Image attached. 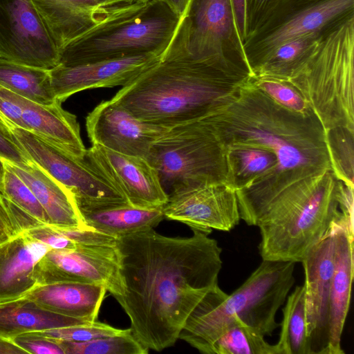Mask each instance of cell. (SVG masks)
<instances>
[{"instance_id":"cell-1","label":"cell","mask_w":354,"mask_h":354,"mask_svg":"<svg viewBox=\"0 0 354 354\" xmlns=\"http://www.w3.org/2000/svg\"><path fill=\"white\" fill-rule=\"evenodd\" d=\"M192 231L172 237L149 228L116 239L120 290L113 297L148 351L174 345L191 312L218 284L222 249L209 233Z\"/></svg>"},{"instance_id":"cell-2","label":"cell","mask_w":354,"mask_h":354,"mask_svg":"<svg viewBox=\"0 0 354 354\" xmlns=\"http://www.w3.org/2000/svg\"><path fill=\"white\" fill-rule=\"evenodd\" d=\"M205 118L225 147L254 145L277 156L272 176L236 191L241 218L293 183L331 170L325 129L314 111L301 114L287 109L248 80L227 104Z\"/></svg>"},{"instance_id":"cell-3","label":"cell","mask_w":354,"mask_h":354,"mask_svg":"<svg viewBox=\"0 0 354 354\" xmlns=\"http://www.w3.org/2000/svg\"><path fill=\"white\" fill-rule=\"evenodd\" d=\"M246 82L191 57L186 48L183 17L160 58L111 100L144 122L170 128L223 107Z\"/></svg>"},{"instance_id":"cell-4","label":"cell","mask_w":354,"mask_h":354,"mask_svg":"<svg viewBox=\"0 0 354 354\" xmlns=\"http://www.w3.org/2000/svg\"><path fill=\"white\" fill-rule=\"evenodd\" d=\"M344 216L353 218V187L328 170L287 186L243 221L259 229L262 260L296 263Z\"/></svg>"},{"instance_id":"cell-5","label":"cell","mask_w":354,"mask_h":354,"mask_svg":"<svg viewBox=\"0 0 354 354\" xmlns=\"http://www.w3.org/2000/svg\"><path fill=\"white\" fill-rule=\"evenodd\" d=\"M295 263L262 260L231 295L212 287L187 318L180 339L199 352L210 354L214 342L238 318L263 337L279 326L276 315L293 286Z\"/></svg>"},{"instance_id":"cell-6","label":"cell","mask_w":354,"mask_h":354,"mask_svg":"<svg viewBox=\"0 0 354 354\" xmlns=\"http://www.w3.org/2000/svg\"><path fill=\"white\" fill-rule=\"evenodd\" d=\"M325 130L354 131V15L328 29L301 69L288 80Z\"/></svg>"},{"instance_id":"cell-7","label":"cell","mask_w":354,"mask_h":354,"mask_svg":"<svg viewBox=\"0 0 354 354\" xmlns=\"http://www.w3.org/2000/svg\"><path fill=\"white\" fill-rule=\"evenodd\" d=\"M182 18L160 0L139 1L131 10L68 44L59 53V64L75 66L147 53L162 54Z\"/></svg>"},{"instance_id":"cell-8","label":"cell","mask_w":354,"mask_h":354,"mask_svg":"<svg viewBox=\"0 0 354 354\" xmlns=\"http://www.w3.org/2000/svg\"><path fill=\"white\" fill-rule=\"evenodd\" d=\"M226 147L207 118L168 128L147 157L167 194L179 184L226 183Z\"/></svg>"},{"instance_id":"cell-9","label":"cell","mask_w":354,"mask_h":354,"mask_svg":"<svg viewBox=\"0 0 354 354\" xmlns=\"http://www.w3.org/2000/svg\"><path fill=\"white\" fill-rule=\"evenodd\" d=\"M183 19L192 58L242 81L252 76L230 0H190Z\"/></svg>"},{"instance_id":"cell-10","label":"cell","mask_w":354,"mask_h":354,"mask_svg":"<svg viewBox=\"0 0 354 354\" xmlns=\"http://www.w3.org/2000/svg\"><path fill=\"white\" fill-rule=\"evenodd\" d=\"M354 15V0H283L243 43L252 75L277 47L313 34H323Z\"/></svg>"},{"instance_id":"cell-11","label":"cell","mask_w":354,"mask_h":354,"mask_svg":"<svg viewBox=\"0 0 354 354\" xmlns=\"http://www.w3.org/2000/svg\"><path fill=\"white\" fill-rule=\"evenodd\" d=\"M0 119L30 159L68 191L77 207L127 202L86 158L74 157L1 115Z\"/></svg>"},{"instance_id":"cell-12","label":"cell","mask_w":354,"mask_h":354,"mask_svg":"<svg viewBox=\"0 0 354 354\" xmlns=\"http://www.w3.org/2000/svg\"><path fill=\"white\" fill-rule=\"evenodd\" d=\"M0 58L51 69L59 50L30 0H0Z\"/></svg>"},{"instance_id":"cell-13","label":"cell","mask_w":354,"mask_h":354,"mask_svg":"<svg viewBox=\"0 0 354 354\" xmlns=\"http://www.w3.org/2000/svg\"><path fill=\"white\" fill-rule=\"evenodd\" d=\"M164 217L192 230L228 232L241 220L236 191L226 183H186L174 186L162 206Z\"/></svg>"},{"instance_id":"cell-14","label":"cell","mask_w":354,"mask_h":354,"mask_svg":"<svg viewBox=\"0 0 354 354\" xmlns=\"http://www.w3.org/2000/svg\"><path fill=\"white\" fill-rule=\"evenodd\" d=\"M37 285L84 282L104 285L113 296L119 292L115 245H88L71 250H50L35 268Z\"/></svg>"},{"instance_id":"cell-15","label":"cell","mask_w":354,"mask_h":354,"mask_svg":"<svg viewBox=\"0 0 354 354\" xmlns=\"http://www.w3.org/2000/svg\"><path fill=\"white\" fill-rule=\"evenodd\" d=\"M85 158L129 204L153 209L166 203L167 194L156 170L146 158L118 153L98 145H92Z\"/></svg>"},{"instance_id":"cell-16","label":"cell","mask_w":354,"mask_h":354,"mask_svg":"<svg viewBox=\"0 0 354 354\" xmlns=\"http://www.w3.org/2000/svg\"><path fill=\"white\" fill-rule=\"evenodd\" d=\"M333 251L331 228L307 252L301 262L305 274L306 336L310 354H328Z\"/></svg>"},{"instance_id":"cell-17","label":"cell","mask_w":354,"mask_h":354,"mask_svg":"<svg viewBox=\"0 0 354 354\" xmlns=\"http://www.w3.org/2000/svg\"><path fill=\"white\" fill-rule=\"evenodd\" d=\"M86 127L92 145L145 158L168 129L137 118L111 99L101 102L88 114Z\"/></svg>"},{"instance_id":"cell-18","label":"cell","mask_w":354,"mask_h":354,"mask_svg":"<svg viewBox=\"0 0 354 354\" xmlns=\"http://www.w3.org/2000/svg\"><path fill=\"white\" fill-rule=\"evenodd\" d=\"M162 54L147 53L75 66L58 64L49 70L55 97L62 103L84 90L124 86Z\"/></svg>"},{"instance_id":"cell-19","label":"cell","mask_w":354,"mask_h":354,"mask_svg":"<svg viewBox=\"0 0 354 354\" xmlns=\"http://www.w3.org/2000/svg\"><path fill=\"white\" fill-rule=\"evenodd\" d=\"M59 50L96 26L133 8L104 6L94 0H30Z\"/></svg>"},{"instance_id":"cell-20","label":"cell","mask_w":354,"mask_h":354,"mask_svg":"<svg viewBox=\"0 0 354 354\" xmlns=\"http://www.w3.org/2000/svg\"><path fill=\"white\" fill-rule=\"evenodd\" d=\"M333 270L330 281L328 354H343L341 339L350 306L354 273L353 219L343 217L333 227Z\"/></svg>"},{"instance_id":"cell-21","label":"cell","mask_w":354,"mask_h":354,"mask_svg":"<svg viewBox=\"0 0 354 354\" xmlns=\"http://www.w3.org/2000/svg\"><path fill=\"white\" fill-rule=\"evenodd\" d=\"M7 92L19 107L21 129L32 132L74 157L85 158L87 149L80 136L77 118L64 110L62 102L44 105L8 89Z\"/></svg>"},{"instance_id":"cell-22","label":"cell","mask_w":354,"mask_h":354,"mask_svg":"<svg viewBox=\"0 0 354 354\" xmlns=\"http://www.w3.org/2000/svg\"><path fill=\"white\" fill-rule=\"evenodd\" d=\"M50 250L24 232L0 244V303L22 297L37 286L35 266Z\"/></svg>"},{"instance_id":"cell-23","label":"cell","mask_w":354,"mask_h":354,"mask_svg":"<svg viewBox=\"0 0 354 354\" xmlns=\"http://www.w3.org/2000/svg\"><path fill=\"white\" fill-rule=\"evenodd\" d=\"M106 291L102 284L60 282L37 285L25 296L53 313L94 322Z\"/></svg>"},{"instance_id":"cell-24","label":"cell","mask_w":354,"mask_h":354,"mask_svg":"<svg viewBox=\"0 0 354 354\" xmlns=\"http://www.w3.org/2000/svg\"><path fill=\"white\" fill-rule=\"evenodd\" d=\"M6 162L33 192L48 214L51 226L90 229L82 221L68 191L37 165L18 166Z\"/></svg>"},{"instance_id":"cell-25","label":"cell","mask_w":354,"mask_h":354,"mask_svg":"<svg viewBox=\"0 0 354 354\" xmlns=\"http://www.w3.org/2000/svg\"><path fill=\"white\" fill-rule=\"evenodd\" d=\"M85 225L115 237L153 228L165 217L162 207L146 209L127 202L77 207Z\"/></svg>"},{"instance_id":"cell-26","label":"cell","mask_w":354,"mask_h":354,"mask_svg":"<svg viewBox=\"0 0 354 354\" xmlns=\"http://www.w3.org/2000/svg\"><path fill=\"white\" fill-rule=\"evenodd\" d=\"M89 322L48 310L26 296L0 303V337L6 339L25 333Z\"/></svg>"},{"instance_id":"cell-27","label":"cell","mask_w":354,"mask_h":354,"mask_svg":"<svg viewBox=\"0 0 354 354\" xmlns=\"http://www.w3.org/2000/svg\"><path fill=\"white\" fill-rule=\"evenodd\" d=\"M226 184L238 191L272 176L278 165L274 151L265 147L236 144L226 147Z\"/></svg>"},{"instance_id":"cell-28","label":"cell","mask_w":354,"mask_h":354,"mask_svg":"<svg viewBox=\"0 0 354 354\" xmlns=\"http://www.w3.org/2000/svg\"><path fill=\"white\" fill-rule=\"evenodd\" d=\"M49 70L0 58V86L32 102L51 105L57 100Z\"/></svg>"},{"instance_id":"cell-29","label":"cell","mask_w":354,"mask_h":354,"mask_svg":"<svg viewBox=\"0 0 354 354\" xmlns=\"http://www.w3.org/2000/svg\"><path fill=\"white\" fill-rule=\"evenodd\" d=\"M324 33L307 35L279 46L259 64L252 76L289 80L301 69Z\"/></svg>"},{"instance_id":"cell-30","label":"cell","mask_w":354,"mask_h":354,"mask_svg":"<svg viewBox=\"0 0 354 354\" xmlns=\"http://www.w3.org/2000/svg\"><path fill=\"white\" fill-rule=\"evenodd\" d=\"M277 343L281 354H310L306 336L305 286H296L287 297Z\"/></svg>"},{"instance_id":"cell-31","label":"cell","mask_w":354,"mask_h":354,"mask_svg":"<svg viewBox=\"0 0 354 354\" xmlns=\"http://www.w3.org/2000/svg\"><path fill=\"white\" fill-rule=\"evenodd\" d=\"M264 338L234 317L214 342L210 354H281L277 344H270Z\"/></svg>"},{"instance_id":"cell-32","label":"cell","mask_w":354,"mask_h":354,"mask_svg":"<svg viewBox=\"0 0 354 354\" xmlns=\"http://www.w3.org/2000/svg\"><path fill=\"white\" fill-rule=\"evenodd\" d=\"M325 132L331 171L337 179L353 187L354 131L337 127Z\"/></svg>"},{"instance_id":"cell-33","label":"cell","mask_w":354,"mask_h":354,"mask_svg":"<svg viewBox=\"0 0 354 354\" xmlns=\"http://www.w3.org/2000/svg\"><path fill=\"white\" fill-rule=\"evenodd\" d=\"M65 354H147L129 328L118 335L75 342L60 341Z\"/></svg>"},{"instance_id":"cell-34","label":"cell","mask_w":354,"mask_h":354,"mask_svg":"<svg viewBox=\"0 0 354 354\" xmlns=\"http://www.w3.org/2000/svg\"><path fill=\"white\" fill-rule=\"evenodd\" d=\"M3 162L4 173L1 194L43 225H50L48 214L33 192L4 160Z\"/></svg>"},{"instance_id":"cell-35","label":"cell","mask_w":354,"mask_h":354,"mask_svg":"<svg viewBox=\"0 0 354 354\" xmlns=\"http://www.w3.org/2000/svg\"><path fill=\"white\" fill-rule=\"evenodd\" d=\"M248 80L287 109L301 114L313 111L301 92L288 80L255 76H250Z\"/></svg>"},{"instance_id":"cell-36","label":"cell","mask_w":354,"mask_h":354,"mask_svg":"<svg viewBox=\"0 0 354 354\" xmlns=\"http://www.w3.org/2000/svg\"><path fill=\"white\" fill-rule=\"evenodd\" d=\"M124 330L104 323L94 321L83 324L51 328L38 332L48 337L59 341L81 342L101 337L118 335Z\"/></svg>"},{"instance_id":"cell-37","label":"cell","mask_w":354,"mask_h":354,"mask_svg":"<svg viewBox=\"0 0 354 354\" xmlns=\"http://www.w3.org/2000/svg\"><path fill=\"white\" fill-rule=\"evenodd\" d=\"M12 341L27 353L65 354L60 341L48 337L38 331L21 334Z\"/></svg>"},{"instance_id":"cell-38","label":"cell","mask_w":354,"mask_h":354,"mask_svg":"<svg viewBox=\"0 0 354 354\" xmlns=\"http://www.w3.org/2000/svg\"><path fill=\"white\" fill-rule=\"evenodd\" d=\"M0 158L18 166L36 165L16 140L8 126L1 119Z\"/></svg>"},{"instance_id":"cell-39","label":"cell","mask_w":354,"mask_h":354,"mask_svg":"<svg viewBox=\"0 0 354 354\" xmlns=\"http://www.w3.org/2000/svg\"><path fill=\"white\" fill-rule=\"evenodd\" d=\"M23 232L45 243L50 250H71L78 247L73 241L62 234L57 227L51 225H40Z\"/></svg>"},{"instance_id":"cell-40","label":"cell","mask_w":354,"mask_h":354,"mask_svg":"<svg viewBox=\"0 0 354 354\" xmlns=\"http://www.w3.org/2000/svg\"><path fill=\"white\" fill-rule=\"evenodd\" d=\"M282 1L247 0L246 39L260 27Z\"/></svg>"},{"instance_id":"cell-41","label":"cell","mask_w":354,"mask_h":354,"mask_svg":"<svg viewBox=\"0 0 354 354\" xmlns=\"http://www.w3.org/2000/svg\"><path fill=\"white\" fill-rule=\"evenodd\" d=\"M236 27L243 41L246 39L247 0H230Z\"/></svg>"},{"instance_id":"cell-42","label":"cell","mask_w":354,"mask_h":354,"mask_svg":"<svg viewBox=\"0 0 354 354\" xmlns=\"http://www.w3.org/2000/svg\"><path fill=\"white\" fill-rule=\"evenodd\" d=\"M0 226L3 228L10 237L19 234L10 217L4 205L0 198Z\"/></svg>"},{"instance_id":"cell-43","label":"cell","mask_w":354,"mask_h":354,"mask_svg":"<svg viewBox=\"0 0 354 354\" xmlns=\"http://www.w3.org/2000/svg\"><path fill=\"white\" fill-rule=\"evenodd\" d=\"M164 2L178 17L182 18L186 12L190 0H160Z\"/></svg>"},{"instance_id":"cell-44","label":"cell","mask_w":354,"mask_h":354,"mask_svg":"<svg viewBox=\"0 0 354 354\" xmlns=\"http://www.w3.org/2000/svg\"><path fill=\"white\" fill-rule=\"evenodd\" d=\"M0 353H27L10 339L0 337Z\"/></svg>"},{"instance_id":"cell-45","label":"cell","mask_w":354,"mask_h":354,"mask_svg":"<svg viewBox=\"0 0 354 354\" xmlns=\"http://www.w3.org/2000/svg\"><path fill=\"white\" fill-rule=\"evenodd\" d=\"M97 3L106 6L111 8H121L126 7L134 3L138 0H94Z\"/></svg>"},{"instance_id":"cell-46","label":"cell","mask_w":354,"mask_h":354,"mask_svg":"<svg viewBox=\"0 0 354 354\" xmlns=\"http://www.w3.org/2000/svg\"><path fill=\"white\" fill-rule=\"evenodd\" d=\"M4 173V164L3 160L0 158V194L3 192V178Z\"/></svg>"},{"instance_id":"cell-47","label":"cell","mask_w":354,"mask_h":354,"mask_svg":"<svg viewBox=\"0 0 354 354\" xmlns=\"http://www.w3.org/2000/svg\"><path fill=\"white\" fill-rule=\"evenodd\" d=\"M10 238V236L6 231L0 226V244L3 243Z\"/></svg>"},{"instance_id":"cell-48","label":"cell","mask_w":354,"mask_h":354,"mask_svg":"<svg viewBox=\"0 0 354 354\" xmlns=\"http://www.w3.org/2000/svg\"><path fill=\"white\" fill-rule=\"evenodd\" d=\"M138 1H142V2H147V1H149V0H138Z\"/></svg>"}]
</instances>
